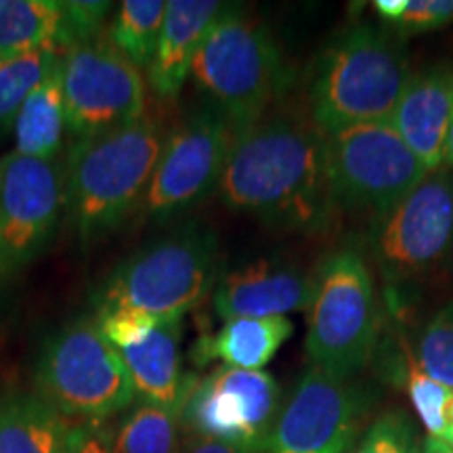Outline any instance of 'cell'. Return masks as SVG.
I'll return each instance as SVG.
<instances>
[{
	"label": "cell",
	"instance_id": "cell-1",
	"mask_svg": "<svg viewBox=\"0 0 453 453\" xmlns=\"http://www.w3.org/2000/svg\"><path fill=\"white\" fill-rule=\"evenodd\" d=\"M217 194L231 212L288 234L321 235L336 225L324 137L296 111L271 110L237 130Z\"/></svg>",
	"mask_w": 453,
	"mask_h": 453
},
{
	"label": "cell",
	"instance_id": "cell-2",
	"mask_svg": "<svg viewBox=\"0 0 453 453\" xmlns=\"http://www.w3.org/2000/svg\"><path fill=\"white\" fill-rule=\"evenodd\" d=\"M145 113L127 127L78 139L65 156V220L82 246H93L139 212L168 139Z\"/></svg>",
	"mask_w": 453,
	"mask_h": 453
},
{
	"label": "cell",
	"instance_id": "cell-3",
	"mask_svg": "<svg viewBox=\"0 0 453 453\" xmlns=\"http://www.w3.org/2000/svg\"><path fill=\"white\" fill-rule=\"evenodd\" d=\"M220 243L212 229L187 223L147 242L122 260L95 288V317L141 311L156 317H183L217 288Z\"/></svg>",
	"mask_w": 453,
	"mask_h": 453
},
{
	"label": "cell",
	"instance_id": "cell-4",
	"mask_svg": "<svg viewBox=\"0 0 453 453\" xmlns=\"http://www.w3.org/2000/svg\"><path fill=\"white\" fill-rule=\"evenodd\" d=\"M411 78L403 38L388 26L357 24L334 41L317 65L309 118L319 133L388 122Z\"/></svg>",
	"mask_w": 453,
	"mask_h": 453
},
{
	"label": "cell",
	"instance_id": "cell-5",
	"mask_svg": "<svg viewBox=\"0 0 453 453\" xmlns=\"http://www.w3.org/2000/svg\"><path fill=\"white\" fill-rule=\"evenodd\" d=\"M189 78L206 104L242 130L271 111L288 73L267 27L240 9L223 7L197 50Z\"/></svg>",
	"mask_w": 453,
	"mask_h": 453
},
{
	"label": "cell",
	"instance_id": "cell-6",
	"mask_svg": "<svg viewBox=\"0 0 453 453\" xmlns=\"http://www.w3.org/2000/svg\"><path fill=\"white\" fill-rule=\"evenodd\" d=\"M380 338V304L365 254L342 248L313 273L307 353L327 376L350 380L370 364Z\"/></svg>",
	"mask_w": 453,
	"mask_h": 453
},
{
	"label": "cell",
	"instance_id": "cell-7",
	"mask_svg": "<svg viewBox=\"0 0 453 453\" xmlns=\"http://www.w3.org/2000/svg\"><path fill=\"white\" fill-rule=\"evenodd\" d=\"M34 387L65 420L104 422L137 401L120 353L95 317H78L50 334L34 367Z\"/></svg>",
	"mask_w": 453,
	"mask_h": 453
},
{
	"label": "cell",
	"instance_id": "cell-8",
	"mask_svg": "<svg viewBox=\"0 0 453 453\" xmlns=\"http://www.w3.org/2000/svg\"><path fill=\"white\" fill-rule=\"evenodd\" d=\"M321 137L338 212L380 220L428 174L390 122L350 124Z\"/></svg>",
	"mask_w": 453,
	"mask_h": 453
},
{
	"label": "cell",
	"instance_id": "cell-9",
	"mask_svg": "<svg viewBox=\"0 0 453 453\" xmlns=\"http://www.w3.org/2000/svg\"><path fill=\"white\" fill-rule=\"evenodd\" d=\"M370 250L384 280L393 283L453 271V170L428 173L376 220Z\"/></svg>",
	"mask_w": 453,
	"mask_h": 453
},
{
	"label": "cell",
	"instance_id": "cell-10",
	"mask_svg": "<svg viewBox=\"0 0 453 453\" xmlns=\"http://www.w3.org/2000/svg\"><path fill=\"white\" fill-rule=\"evenodd\" d=\"M237 128L217 107L203 104L168 133L162 157L139 214L147 223H170L219 191Z\"/></svg>",
	"mask_w": 453,
	"mask_h": 453
},
{
	"label": "cell",
	"instance_id": "cell-11",
	"mask_svg": "<svg viewBox=\"0 0 453 453\" xmlns=\"http://www.w3.org/2000/svg\"><path fill=\"white\" fill-rule=\"evenodd\" d=\"M281 388L263 370L220 365L208 376H194L180 407L183 430L237 447L243 453H267Z\"/></svg>",
	"mask_w": 453,
	"mask_h": 453
},
{
	"label": "cell",
	"instance_id": "cell-12",
	"mask_svg": "<svg viewBox=\"0 0 453 453\" xmlns=\"http://www.w3.org/2000/svg\"><path fill=\"white\" fill-rule=\"evenodd\" d=\"M64 101L67 130L93 137L143 118L147 84L143 72L99 36L64 55Z\"/></svg>",
	"mask_w": 453,
	"mask_h": 453
},
{
	"label": "cell",
	"instance_id": "cell-13",
	"mask_svg": "<svg viewBox=\"0 0 453 453\" xmlns=\"http://www.w3.org/2000/svg\"><path fill=\"white\" fill-rule=\"evenodd\" d=\"M65 219V160L11 151L0 157V243L9 271L24 267Z\"/></svg>",
	"mask_w": 453,
	"mask_h": 453
},
{
	"label": "cell",
	"instance_id": "cell-14",
	"mask_svg": "<svg viewBox=\"0 0 453 453\" xmlns=\"http://www.w3.org/2000/svg\"><path fill=\"white\" fill-rule=\"evenodd\" d=\"M361 416L359 390L311 365L281 407L267 453H347Z\"/></svg>",
	"mask_w": 453,
	"mask_h": 453
},
{
	"label": "cell",
	"instance_id": "cell-15",
	"mask_svg": "<svg viewBox=\"0 0 453 453\" xmlns=\"http://www.w3.org/2000/svg\"><path fill=\"white\" fill-rule=\"evenodd\" d=\"M313 275L283 260H257L226 271L212 292L220 319L235 317H286L307 311Z\"/></svg>",
	"mask_w": 453,
	"mask_h": 453
},
{
	"label": "cell",
	"instance_id": "cell-16",
	"mask_svg": "<svg viewBox=\"0 0 453 453\" xmlns=\"http://www.w3.org/2000/svg\"><path fill=\"white\" fill-rule=\"evenodd\" d=\"M388 122L428 173L443 168L453 122V67L411 73Z\"/></svg>",
	"mask_w": 453,
	"mask_h": 453
},
{
	"label": "cell",
	"instance_id": "cell-17",
	"mask_svg": "<svg viewBox=\"0 0 453 453\" xmlns=\"http://www.w3.org/2000/svg\"><path fill=\"white\" fill-rule=\"evenodd\" d=\"M180 338H183V319L166 317L137 342L118 349L137 401L166 407L177 411L179 416L187 390L194 380V376L183 372Z\"/></svg>",
	"mask_w": 453,
	"mask_h": 453
},
{
	"label": "cell",
	"instance_id": "cell-18",
	"mask_svg": "<svg viewBox=\"0 0 453 453\" xmlns=\"http://www.w3.org/2000/svg\"><path fill=\"white\" fill-rule=\"evenodd\" d=\"M223 4L217 0H168L160 41L151 61L150 87L156 97L177 99L203 38L217 19Z\"/></svg>",
	"mask_w": 453,
	"mask_h": 453
},
{
	"label": "cell",
	"instance_id": "cell-19",
	"mask_svg": "<svg viewBox=\"0 0 453 453\" xmlns=\"http://www.w3.org/2000/svg\"><path fill=\"white\" fill-rule=\"evenodd\" d=\"M292 334L294 324L288 317H235L217 334L197 340L191 357L196 365L219 359L225 367L263 370Z\"/></svg>",
	"mask_w": 453,
	"mask_h": 453
},
{
	"label": "cell",
	"instance_id": "cell-20",
	"mask_svg": "<svg viewBox=\"0 0 453 453\" xmlns=\"http://www.w3.org/2000/svg\"><path fill=\"white\" fill-rule=\"evenodd\" d=\"M65 128L64 57H59L17 113L13 124L15 151L19 156L44 157V160L59 157Z\"/></svg>",
	"mask_w": 453,
	"mask_h": 453
},
{
	"label": "cell",
	"instance_id": "cell-21",
	"mask_svg": "<svg viewBox=\"0 0 453 453\" xmlns=\"http://www.w3.org/2000/svg\"><path fill=\"white\" fill-rule=\"evenodd\" d=\"M67 424L36 393H0V453H59Z\"/></svg>",
	"mask_w": 453,
	"mask_h": 453
},
{
	"label": "cell",
	"instance_id": "cell-22",
	"mask_svg": "<svg viewBox=\"0 0 453 453\" xmlns=\"http://www.w3.org/2000/svg\"><path fill=\"white\" fill-rule=\"evenodd\" d=\"M59 26V0H0V59L57 50Z\"/></svg>",
	"mask_w": 453,
	"mask_h": 453
},
{
	"label": "cell",
	"instance_id": "cell-23",
	"mask_svg": "<svg viewBox=\"0 0 453 453\" xmlns=\"http://www.w3.org/2000/svg\"><path fill=\"white\" fill-rule=\"evenodd\" d=\"M166 9L164 0H124L107 27V41L141 72L154 61Z\"/></svg>",
	"mask_w": 453,
	"mask_h": 453
},
{
	"label": "cell",
	"instance_id": "cell-24",
	"mask_svg": "<svg viewBox=\"0 0 453 453\" xmlns=\"http://www.w3.org/2000/svg\"><path fill=\"white\" fill-rule=\"evenodd\" d=\"M183 422L177 411L134 401L113 433V453H180Z\"/></svg>",
	"mask_w": 453,
	"mask_h": 453
},
{
	"label": "cell",
	"instance_id": "cell-25",
	"mask_svg": "<svg viewBox=\"0 0 453 453\" xmlns=\"http://www.w3.org/2000/svg\"><path fill=\"white\" fill-rule=\"evenodd\" d=\"M59 57L64 55L57 53L55 49H41L0 59V133L13 127L21 105L44 81Z\"/></svg>",
	"mask_w": 453,
	"mask_h": 453
},
{
	"label": "cell",
	"instance_id": "cell-26",
	"mask_svg": "<svg viewBox=\"0 0 453 453\" xmlns=\"http://www.w3.org/2000/svg\"><path fill=\"white\" fill-rule=\"evenodd\" d=\"M413 357L434 382L453 390V300L424 324Z\"/></svg>",
	"mask_w": 453,
	"mask_h": 453
},
{
	"label": "cell",
	"instance_id": "cell-27",
	"mask_svg": "<svg viewBox=\"0 0 453 453\" xmlns=\"http://www.w3.org/2000/svg\"><path fill=\"white\" fill-rule=\"evenodd\" d=\"M401 378L403 387L410 396L413 410L418 411L420 420L426 428L428 437L443 439L445 422H443V407L447 401V390L443 384L434 382L426 372L422 370L420 364L413 357V350L403 342V364H401Z\"/></svg>",
	"mask_w": 453,
	"mask_h": 453
},
{
	"label": "cell",
	"instance_id": "cell-28",
	"mask_svg": "<svg viewBox=\"0 0 453 453\" xmlns=\"http://www.w3.org/2000/svg\"><path fill=\"white\" fill-rule=\"evenodd\" d=\"M111 3L105 0H67L61 3V26L57 36V50L65 55L76 44L99 38L104 32Z\"/></svg>",
	"mask_w": 453,
	"mask_h": 453
},
{
	"label": "cell",
	"instance_id": "cell-29",
	"mask_svg": "<svg viewBox=\"0 0 453 453\" xmlns=\"http://www.w3.org/2000/svg\"><path fill=\"white\" fill-rule=\"evenodd\" d=\"M350 453H420V439L410 416L393 410L370 424Z\"/></svg>",
	"mask_w": 453,
	"mask_h": 453
},
{
	"label": "cell",
	"instance_id": "cell-30",
	"mask_svg": "<svg viewBox=\"0 0 453 453\" xmlns=\"http://www.w3.org/2000/svg\"><path fill=\"white\" fill-rule=\"evenodd\" d=\"M453 21V0H407L405 13L393 27L399 38L426 34Z\"/></svg>",
	"mask_w": 453,
	"mask_h": 453
},
{
	"label": "cell",
	"instance_id": "cell-31",
	"mask_svg": "<svg viewBox=\"0 0 453 453\" xmlns=\"http://www.w3.org/2000/svg\"><path fill=\"white\" fill-rule=\"evenodd\" d=\"M162 319H166V317L147 315L141 311H116V313L95 317L101 334L116 350L137 342L145 334L154 330Z\"/></svg>",
	"mask_w": 453,
	"mask_h": 453
},
{
	"label": "cell",
	"instance_id": "cell-32",
	"mask_svg": "<svg viewBox=\"0 0 453 453\" xmlns=\"http://www.w3.org/2000/svg\"><path fill=\"white\" fill-rule=\"evenodd\" d=\"M59 453H113V433L104 422H70Z\"/></svg>",
	"mask_w": 453,
	"mask_h": 453
},
{
	"label": "cell",
	"instance_id": "cell-33",
	"mask_svg": "<svg viewBox=\"0 0 453 453\" xmlns=\"http://www.w3.org/2000/svg\"><path fill=\"white\" fill-rule=\"evenodd\" d=\"M180 453H243V451H240L237 447L229 443H223V441L187 433Z\"/></svg>",
	"mask_w": 453,
	"mask_h": 453
},
{
	"label": "cell",
	"instance_id": "cell-34",
	"mask_svg": "<svg viewBox=\"0 0 453 453\" xmlns=\"http://www.w3.org/2000/svg\"><path fill=\"white\" fill-rule=\"evenodd\" d=\"M372 7L378 15L382 17L384 21H387L388 26H395L396 21H399L405 13L407 0H376Z\"/></svg>",
	"mask_w": 453,
	"mask_h": 453
},
{
	"label": "cell",
	"instance_id": "cell-35",
	"mask_svg": "<svg viewBox=\"0 0 453 453\" xmlns=\"http://www.w3.org/2000/svg\"><path fill=\"white\" fill-rule=\"evenodd\" d=\"M420 453H453V445L443 439L426 437L420 445Z\"/></svg>",
	"mask_w": 453,
	"mask_h": 453
},
{
	"label": "cell",
	"instance_id": "cell-36",
	"mask_svg": "<svg viewBox=\"0 0 453 453\" xmlns=\"http://www.w3.org/2000/svg\"><path fill=\"white\" fill-rule=\"evenodd\" d=\"M443 168H451V170H453V122H451L449 134H447L445 157H443Z\"/></svg>",
	"mask_w": 453,
	"mask_h": 453
},
{
	"label": "cell",
	"instance_id": "cell-37",
	"mask_svg": "<svg viewBox=\"0 0 453 453\" xmlns=\"http://www.w3.org/2000/svg\"><path fill=\"white\" fill-rule=\"evenodd\" d=\"M7 273H9V265H7V258H4L3 243H0V281H3V277Z\"/></svg>",
	"mask_w": 453,
	"mask_h": 453
},
{
	"label": "cell",
	"instance_id": "cell-38",
	"mask_svg": "<svg viewBox=\"0 0 453 453\" xmlns=\"http://www.w3.org/2000/svg\"><path fill=\"white\" fill-rule=\"evenodd\" d=\"M443 441H447V443H449V445H453V430H449V433H447V434H445V437H443Z\"/></svg>",
	"mask_w": 453,
	"mask_h": 453
}]
</instances>
